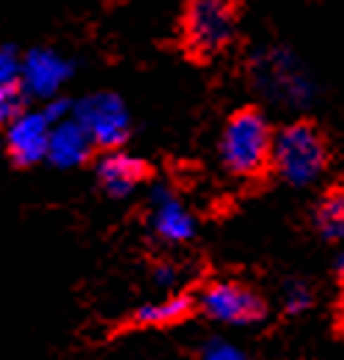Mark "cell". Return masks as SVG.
<instances>
[{
	"label": "cell",
	"instance_id": "obj_11",
	"mask_svg": "<svg viewBox=\"0 0 344 360\" xmlns=\"http://www.w3.org/2000/svg\"><path fill=\"white\" fill-rule=\"evenodd\" d=\"M190 297L185 295H171L165 300H155L141 305L135 314H132V322L135 328H171V325H179L185 316L190 314Z\"/></svg>",
	"mask_w": 344,
	"mask_h": 360
},
{
	"label": "cell",
	"instance_id": "obj_17",
	"mask_svg": "<svg viewBox=\"0 0 344 360\" xmlns=\"http://www.w3.org/2000/svg\"><path fill=\"white\" fill-rule=\"evenodd\" d=\"M336 275H339V281L344 283V250L339 253V259H336Z\"/></svg>",
	"mask_w": 344,
	"mask_h": 360
},
{
	"label": "cell",
	"instance_id": "obj_9",
	"mask_svg": "<svg viewBox=\"0 0 344 360\" xmlns=\"http://www.w3.org/2000/svg\"><path fill=\"white\" fill-rule=\"evenodd\" d=\"M152 229L157 237L168 245L190 242L196 234V223H193L190 212L163 187H157L155 198H152Z\"/></svg>",
	"mask_w": 344,
	"mask_h": 360
},
{
	"label": "cell",
	"instance_id": "obj_12",
	"mask_svg": "<svg viewBox=\"0 0 344 360\" xmlns=\"http://www.w3.org/2000/svg\"><path fill=\"white\" fill-rule=\"evenodd\" d=\"M25 105H28V89L20 77L0 83V127H8L14 119H20L25 113Z\"/></svg>",
	"mask_w": 344,
	"mask_h": 360
},
{
	"label": "cell",
	"instance_id": "obj_2",
	"mask_svg": "<svg viewBox=\"0 0 344 360\" xmlns=\"http://www.w3.org/2000/svg\"><path fill=\"white\" fill-rule=\"evenodd\" d=\"M273 127L267 116L246 105L234 110L220 132V162L237 179H262L273 174Z\"/></svg>",
	"mask_w": 344,
	"mask_h": 360
},
{
	"label": "cell",
	"instance_id": "obj_4",
	"mask_svg": "<svg viewBox=\"0 0 344 360\" xmlns=\"http://www.w3.org/2000/svg\"><path fill=\"white\" fill-rule=\"evenodd\" d=\"M201 311L223 325H253L267 314L265 300L246 283L237 281H215L210 283L201 297H198Z\"/></svg>",
	"mask_w": 344,
	"mask_h": 360
},
{
	"label": "cell",
	"instance_id": "obj_3",
	"mask_svg": "<svg viewBox=\"0 0 344 360\" xmlns=\"http://www.w3.org/2000/svg\"><path fill=\"white\" fill-rule=\"evenodd\" d=\"M331 165V143L325 129L312 119L281 127L273 138V174L292 187H309Z\"/></svg>",
	"mask_w": 344,
	"mask_h": 360
},
{
	"label": "cell",
	"instance_id": "obj_7",
	"mask_svg": "<svg viewBox=\"0 0 344 360\" xmlns=\"http://www.w3.org/2000/svg\"><path fill=\"white\" fill-rule=\"evenodd\" d=\"M149 176H152L149 162L129 154V151L108 149L96 160V181L110 198L132 195Z\"/></svg>",
	"mask_w": 344,
	"mask_h": 360
},
{
	"label": "cell",
	"instance_id": "obj_5",
	"mask_svg": "<svg viewBox=\"0 0 344 360\" xmlns=\"http://www.w3.org/2000/svg\"><path fill=\"white\" fill-rule=\"evenodd\" d=\"M53 116L47 110L31 113L25 110L20 119H14L6 127V151L14 165L31 168L36 162L47 160L50 149V132H53Z\"/></svg>",
	"mask_w": 344,
	"mask_h": 360
},
{
	"label": "cell",
	"instance_id": "obj_16",
	"mask_svg": "<svg viewBox=\"0 0 344 360\" xmlns=\"http://www.w3.org/2000/svg\"><path fill=\"white\" fill-rule=\"evenodd\" d=\"M17 80V63L8 53H0V83Z\"/></svg>",
	"mask_w": 344,
	"mask_h": 360
},
{
	"label": "cell",
	"instance_id": "obj_8",
	"mask_svg": "<svg viewBox=\"0 0 344 360\" xmlns=\"http://www.w3.org/2000/svg\"><path fill=\"white\" fill-rule=\"evenodd\" d=\"M94 149V141L89 138V132L80 127L77 119H63L53 124L50 149H47V160L53 165H58V168L83 165V162H89Z\"/></svg>",
	"mask_w": 344,
	"mask_h": 360
},
{
	"label": "cell",
	"instance_id": "obj_6",
	"mask_svg": "<svg viewBox=\"0 0 344 360\" xmlns=\"http://www.w3.org/2000/svg\"><path fill=\"white\" fill-rule=\"evenodd\" d=\"M75 119L80 121V127L89 132V138L94 141L96 149H119L125 143L129 121L119 99L113 96H94L89 102H83L75 110Z\"/></svg>",
	"mask_w": 344,
	"mask_h": 360
},
{
	"label": "cell",
	"instance_id": "obj_1",
	"mask_svg": "<svg viewBox=\"0 0 344 360\" xmlns=\"http://www.w3.org/2000/svg\"><path fill=\"white\" fill-rule=\"evenodd\" d=\"M243 11L246 0H185L177 17L179 56L196 66L223 58L240 39Z\"/></svg>",
	"mask_w": 344,
	"mask_h": 360
},
{
	"label": "cell",
	"instance_id": "obj_13",
	"mask_svg": "<svg viewBox=\"0 0 344 360\" xmlns=\"http://www.w3.org/2000/svg\"><path fill=\"white\" fill-rule=\"evenodd\" d=\"M314 305V292L312 286H306L303 281H289L284 289V311L289 316H298L303 311H309Z\"/></svg>",
	"mask_w": 344,
	"mask_h": 360
},
{
	"label": "cell",
	"instance_id": "obj_10",
	"mask_svg": "<svg viewBox=\"0 0 344 360\" xmlns=\"http://www.w3.org/2000/svg\"><path fill=\"white\" fill-rule=\"evenodd\" d=\"M314 229L322 240L342 242L344 240V181H336L322 190L312 212Z\"/></svg>",
	"mask_w": 344,
	"mask_h": 360
},
{
	"label": "cell",
	"instance_id": "obj_15",
	"mask_svg": "<svg viewBox=\"0 0 344 360\" xmlns=\"http://www.w3.org/2000/svg\"><path fill=\"white\" fill-rule=\"evenodd\" d=\"M152 278H155L160 286H177L182 281V270L174 262H160L155 267V272H152Z\"/></svg>",
	"mask_w": 344,
	"mask_h": 360
},
{
	"label": "cell",
	"instance_id": "obj_14",
	"mask_svg": "<svg viewBox=\"0 0 344 360\" xmlns=\"http://www.w3.org/2000/svg\"><path fill=\"white\" fill-rule=\"evenodd\" d=\"M201 360H248V358H246V352H240L234 344L212 338V341L201 349Z\"/></svg>",
	"mask_w": 344,
	"mask_h": 360
}]
</instances>
